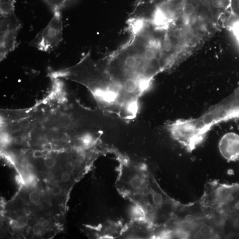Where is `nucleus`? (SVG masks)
Returning <instances> with one entry per match:
<instances>
[{
    "mask_svg": "<svg viewBox=\"0 0 239 239\" xmlns=\"http://www.w3.org/2000/svg\"><path fill=\"white\" fill-rule=\"evenodd\" d=\"M72 148H73V147H72V145H71V144H68V143L65 144L63 147V149L64 152L67 153H70V152H72Z\"/></svg>",
    "mask_w": 239,
    "mask_h": 239,
    "instance_id": "obj_20",
    "label": "nucleus"
},
{
    "mask_svg": "<svg viewBox=\"0 0 239 239\" xmlns=\"http://www.w3.org/2000/svg\"><path fill=\"white\" fill-rule=\"evenodd\" d=\"M44 163L47 167L51 168L56 164V160L52 157H48L45 159Z\"/></svg>",
    "mask_w": 239,
    "mask_h": 239,
    "instance_id": "obj_11",
    "label": "nucleus"
},
{
    "mask_svg": "<svg viewBox=\"0 0 239 239\" xmlns=\"http://www.w3.org/2000/svg\"><path fill=\"white\" fill-rule=\"evenodd\" d=\"M233 30L235 35L239 37V21L235 23L233 27Z\"/></svg>",
    "mask_w": 239,
    "mask_h": 239,
    "instance_id": "obj_17",
    "label": "nucleus"
},
{
    "mask_svg": "<svg viewBox=\"0 0 239 239\" xmlns=\"http://www.w3.org/2000/svg\"><path fill=\"white\" fill-rule=\"evenodd\" d=\"M70 178H71V176H70V174L67 173L63 174L61 176V179H62V181L64 182H68L70 180Z\"/></svg>",
    "mask_w": 239,
    "mask_h": 239,
    "instance_id": "obj_21",
    "label": "nucleus"
},
{
    "mask_svg": "<svg viewBox=\"0 0 239 239\" xmlns=\"http://www.w3.org/2000/svg\"><path fill=\"white\" fill-rule=\"evenodd\" d=\"M63 40L61 12H54L44 29L37 34L29 45L44 52H50L57 48Z\"/></svg>",
    "mask_w": 239,
    "mask_h": 239,
    "instance_id": "obj_4",
    "label": "nucleus"
},
{
    "mask_svg": "<svg viewBox=\"0 0 239 239\" xmlns=\"http://www.w3.org/2000/svg\"><path fill=\"white\" fill-rule=\"evenodd\" d=\"M226 0H212V5L216 9H221L225 6Z\"/></svg>",
    "mask_w": 239,
    "mask_h": 239,
    "instance_id": "obj_13",
    "label": "nucleus"
},
{
    "mask_svg": "<svg viewBox=\"0 0 239 239\" xmlns=\"http://www.w3.org/2000/svg\"><path fill=\"white\" fill-rule=\"evenodd\" d=\"M195 11L194 5L190 3L185 4L182 8V13L185 16H191L194 14Z\"/></svg>",
    "mask_w": 239,
    "mask_h": 239,
    "instance_id": "obj_9",
    "label": "nucleus"
},
{
    "mask_svg": "<svg viewBox=\"0 0 239 239\" xmlns=\"http://www.w3.org/2000/svg\"><path fill=\"white\" fill-rule=\"evenodd\" d=\"M195 37V35L192 31H188L185 34V38L188 41H191Z\"/></svg>",
    "mask_w": 239,
    "mask_h": 239,
    "instance_id": "obj_15",
    "label": "nucleus"
},
{
    "mask_svg": "<svg viewBox=\"0 0 239 239\" xmlns=\"http://www.w3.org/2000/svg\"><path fill=\"white\" fill-rule=\"evenodd\" d=\"M59 77H70L87 87L105 113L123 115L119 89L105 70L101 60H93L90 52L85 54L76 66L58 72Z\"/></svg>",
    "mask_w": 239,
    "mask_h": 239,
    "instance_id": "obj_2",
    "label": "nucleus"
},
{
    "mask_svg": "<svg viewBox=\"0 0 239 239\" xmlns=\"http://www.w3.org/2000/svg\"><path fill=\"white\" fill-rule=\"evenodd\" d=\"M24 141V139H23V136H20V135L16 136L14 139L15 143H16V144H18V145L22 144Z\"/></svg>",
    "mask_w": 239,
    "mask_h": 239,
    "instance_id": "obj_18",
    "label": "nucleus"
},
{
    "mask_svg": "<svg viewBox=\"0 0 239 239\" xmlns=\"http://www.w3.org/2000/svg\"><path fill=\"white\" fill-rule=\"evenodd\" d=\"M234 208L235 210L239 211V201L235 203Z\"/></svg>",
    "mask_w": 239,
    "mask_h": 239,
    "instance_id": "obj_27",
    "label": "nucleus"
},
{
    "mask_svg": "<svg viewBox=\"0 0 239 239\" xmlns=\"http://www.w3.org/2000/svg\"><path fill=\"white\" fill-rule=\"evenodd\" d=\"M20 228H23L28 225L29 220L26 216H22L18 217L17 220Z\"/></svg>",
    "mask_w": 239,
    "mask_h": 239,
    "instance_id": "obj_14",
    "label": "nucleus"
},
{
    "mask_svg": "<svg viewBox=\"0 0 239 239\" xmlns=\"http://www.w3.org/2000/svg\"><path fill=\"white\" fill-rule=\"evenodd\" d=\"M22 24L15 13L1 15L0 17V59H4L15 49L17 36Z\"/></svg>",
    "mask_w": 239,
    "mask_h": 239,
    "instance_id": "obj_5",
    "label": "nucleus"
},
{
    "mask_svg": "<svg viewBox=\"0 0 239 239\" xmlns=\"http://www.w3.org/2000/svg\"><path fill=\"white\" fill-rule=\"evenodd\" d=\"M237 5L238 9H239V0L238 1V2L237 4Z\"/></svg>",
    "mask_w": 239,
    "mask_h": 239,
    "instance_id": "obj_30",
    "label": "nucleus"
},
{
    "mask_svg": "<svg viewBox=\"0 0 239 239\" xmlns=\"http://www.w3.org/2000/svg\"><path fill=\"white\" fill-rule=\"evenodd\" d=\"M29 164V161H28V160H26V159H23V160L21 161V166H22L23 167L26 168Z\"/></svg>",
    "mask_w": 239,
    "mask_h": 239,
    "instance_id": "obj_26",
    "label": "nucleus"
},
{
    "mask_svg": "<svg viewBox=\"0 0 239 239\" xmlns=\"http://www.w3.org/2000/svg\"><path fill=\"white\" fill-rule=\"evenodd\" d=\"M21 126L19 124H16L13 125L11 128V131L13 133H16V132H19L21 130Z\"/></svg>",
    "mask_w": 239,
    "mask_h": 239,
    "instance_id": "obj_16",
    "label": "nucleus"
},
{
    "mask_svg": "<svg viewBox=\"0 0 239 239\" xmlns=\"http://www.w3.org/2000/svg\"><path fill=\"white\" fill-rule=\"evenodd\" d=\"M44 228V225L41 223H37L33 227V232L36 235L40 234L43 231Z\"/></svg>",
    "mask_w": 239,
    "mask_h": 239,
    "instance_id": "obj_12",
    "label": "nucleus"
},
{
    "mask_svg": "<svg viewBox=\"0 0 239 239\" xmlns=\"http://www.w3.org/2000/svg\"><path fill=\"white\" fill-rule=\"evenodd\" d=\"M128 25L131 36L127 43L101 61L119 89L125 107L137 110L140 97L165 67L161 43L153 36L150 25L139 19H129Z\"/></svg>",
    "mask_w": 239,
    "mask_h": 239,
    "instance_id": "obj_1",
    "label": "nucleus"
},
{
    "mask_svg": "<svg viewBox=\"0 0 239 239\" xmlns=\"http://www.w3.org/2000/svg\"><path fill=\"white\" fill-rule=\"evenodd\" d=\"M61 192V189L58 186H55L53 188L52 193L55 195H58Z\"/></svg>",
    "mask_w": 239,
    "mask_h": 239,
    "instance_id": "obj_22",
    "label": "nucleus"
},
{
    "mask_svg": "<svg viewBox=\"0 0 239 239\" xmlns=\"http://www.w3.org/2000/svg\"><path fill=\"white\" fill-rule=\"evenodd\" d=\"M219 149L226 160H237L239 157V137L234 134L226 135L220 140Z\"/></svg>",
    "mask_w": 239,
    "mask_h": 239,
    "instance_id": "obj_6",
    "label": "nucleus"
},
{
    "mask_svg": "<svg viewBox=\"0 0 239 239\" xmlns=\"http://www.w3.org/2000/svg\"><path fill=\"white\" fill-rule=\"evenodd\" d=\"M235 223L237 227H239V216L236 218L235 220Z\"/></svg>",
    "mask_w": 239,
    "mask_h": 239,
    "instance_id": "obj_29",
    "label": "nucleus"
},
{
    "mask_svg": "<svg viewBox=\"0 0 239 239\" xmlns=\"http://www.w3.org/2000/svg\"><path fill=\"white\" fill-rule=\"evenodd\" d=\"M33 155L34 157L40 158L44 156V154L43 152H41V151H37L34 152Z\"/></svg>",
    "mask_w": 239,
    "mask_h": 239,
    "instance_id": "obj_24",
    "label": "nucleus"
},
{
    "mask_svg": "<svg viewBox=\"0 0 239 239\" xmlns=\"http://www.w3.org/2000/svg\"><path fill=\"white\" fill-rule=\"evenodd\" d=\"M26 168L29 172H32L34 171V167L33 165L32 164L29 163Z\"/></svg>",
    "mask_w": 239,
    "mask_h": 239,
    "instance_id": "obj_25",
    "label": "nucleus"
},
{
    "mask_svg": "<svg viewBox=\"0 0 239 239\" xmlns=\"http://www.w3.org/2000/svg\"><path fill=\"white\" fill-rule=\"evenodd\" d=\"M30 123L29 121L27 120H24L20 123V125L21 128L24 129L28 128L30 126Z\"/></svg>",
    "mask_w": 239,
    "mask_h": 239,
    "instance_id": "obj_19",
    "label": "nucleus"
},
{
    "mask_svg": "<svg viewBox=\"0 0 239 239\" xmlns=\"http://www.w3.org/2000/svg\"><path fill=\"white\" fill-rule=\"evenodd\" d=\"M10 224L12 227L13 229H16L20 228V227H19V224H18V222H17V220H12V221L10 222Z\"/></svg>",
    "mask_w": 239,
    "mask_h": 239,
    "instance_id": "obj_23",
    "label": "nucleus"
},
{
    "mask_svg": "<svg viewBox=\"0 0 239 239\" xmlns=\"http://www.w3.org/2000/svg\"><path fill=\"white\" fill-rule=\"evenodd\" d=\"M48 6L54 12H61V11L70 6L74 3V0H44Z\"/></svg>",
    "mask_w": 239,
    "mask_h": 239,
    "instance_id": "obj_7",
    "label": "nucleus"
},
{
    "mask_svg": "<svg viewBox=\"0 0 239 239\" xmlns=\"http://www.w3.org/2000/svg\"><path fill=\"white\" fill-rule=\"evenodd\" d=\"M72 121L71 117L69 115L62 114L58 118V124L60 128H66L71 124Z\"/></svg>",
    "mask_w": 239,
    "mask_h": 239,
    "instance_id": "obj_8",
    "label": "nucleus"
},
{
    "mask_svg": "<svg viewBox=\"0 0 239 239\" xmlns=\"http://www.w3.org/2000/svg\"><path fill=\"white\" fill-rule=\"evenodd\" d=\"M113 154L118 163L116 189L143 215H149L152 210L153 192L157 184L155 177L145 164L135 161L115 148Z\"/></svg>",
    "mask_w": 239,
    "mask_h": 239,
    "instance_id": "obj_3",
    "label": "nucleus"
},
{
    "mask_svg": "<svg viewBox=\"0 0 239 239\" xmlns=\"http://www.w3.org/2000/svg\"><path fill=\"white\" fill-rule=\"evenodd\" d=\"M44 148H45V149L50 150V149H51V144H50V143H48V144H46L45 145H44Z\"/></svg>",
    "mask_w": 239,
    "mask_h": 239,
    "instance_id": "obj_28",
    "label": "nucleus"
},
{
    "mask_svg": "<svg viewBox=\"0 0 239 239\" xmlns=\"http://www.w3.org/2000/svg\"><path fill=\"white\" fill-rule=\"evenodd\" d=\"M29 199L31 202L36 203L40 199V195L37 191H33L29 195Z\"/></svg>",
    "mask_w": 239,
    "mask_h": 239,
    "instance_id": "obj_10",
    "label": "nucleus"
}]
</instances>
